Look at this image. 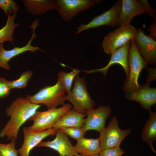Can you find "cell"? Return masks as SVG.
Listing matches in <instances>:
<instances>
[{
    "label": "cell",
    "instance_id": "28",
    "mask_svg": "<svg viewBox=\"0 0 156 156\" xmlns=\"http://www.w3.org/2000/svg\"><path fill=\"white\" fill-rule=\"evenodd\" d=\"M125 153L120 147H118L102 150L99 155L100 156H122Z\"/></svg>",
    "mask_w": 156,
    "mask_h": 156
},
{
    "label": "cell",
    "instance_id": "10",
    "mask_svg": "<svg viewBox=\"0 0 156 156\" xmlns=\"http://www.w3.org/2000/svg\"><path fill=\"white\" fill-rule=\"evenodd\" d=\"M38 20H36L30 26L32 29V34L30 39L25 46L21 47H15L12 49L7 50L4 48L3 43L0 44V68L9 70L11 67L8 62L12 58L27 51L35 52L40 50V47H34L31 44L33 40L36 37L35 31L40 24Z\"/></svg>",
    "mask_w": 156,
    "mask_h": 156
},
{
    "label": "cell",
    "instance_id": "5",
    "mask_svg": "<svg viewBox=\"0 0 156 156\" xmlns=\"http://www.w3.org/2000/svg\"><path fill=\"white\" fill-rule=\"evenodd\" d=\"M66 92L59 83L43 88L34 95H27V99L31 103L43 104L49 109L56 108L65 104Z\"/></svg>",
    "mask_w": 156,
    "mask_h": 156
},
{
    "label": "cell",
    "instance_id": "17",
    "mask_svg": "<svg viewBox=\"0 0 156 156\" xmlns=\"http://www.w3.org/2000/svg\"><path fill=\"white\" fill-rule=\"evenodd\" d=\"M146 14L141 4L137 0L121 1L120 12L118 20L117 26L130 25L135 16Z\"/></svg>",
    "mask_w": 156,
    "mask_h": 156
},
{
    "label": "cell",
    "instance_id": "25",
    "mask_svg": "<svg viewBox=\"0 0 156 156\" xmlns=\"http://www.w3.org/2000/svg\"><path fill=\"white\" fill-rule=\"evenodd\" d=\"M0 8L7 15L16 14L19 9L18 5L12 0H0Z\"/></svg>",
    "mask_w": 156,
    "mask_h": 156
},
{
    "label": "cell",
    "instance_id": "30",
    "mask_svg": "<svg viewBox=\"0 0 156 156\" xmlns=\"http://www.w3.org/2000/svg\"><path fill=\"white\" fill-rule=\"evenodd\" d=\"M139 1L142 6L146 14H147L149 16L155 18L156 16V10L151 7L147 1L140 0Z\"/></svg>",
    "mask_w": 156,
    "mask_h": 156
},
{
    "label": "cell",
    "instance_id": "29",
    "mask_svg": "<svg viewBox=\"0 0 156 156\" xmlns=\"http://www.w3.org/2000/svg\"><path fill=\"white\" fill-rule=\"evenodd\" d=\"M11 89L9 84V81L0 77V99L5 98L10 94Z\"/></svg>",
    "mask_w": 156,
    "mask_h": 156
},
{
    "label": "cell",
    "instance_id": "16",
    "mask_svg": "<svg viewBox=\"0 0 156 156\" xmlns=\"http://www.w3.org/2000/svg\"><path fill=\"white\" fill-rule=\"evenodd\" d=\"M130 44L131 41H129L114 51L111 54V58L108 63L104 67L99 69L85 71V72L87 74L100 72L105 76L111 66L115 64H118L123 68L127 79L129 73L128 55Z\"/></svg>",
    "mask_w": 156,
    "mask_h": 156
},
{
    "label": "cell",
    "instance_id": "32",
    "mask_svg": "<svg viewBox=\"0 0 156 156\" xmlns=\"http://www.w3.org/2000/svg\"><path fill=\"white\" fill-rule=\"evenodd\" d=\"M76 156H82L78 154ZM100 156L99 154H96L93 155H89V156Z\"/></svg>",
    "mask_w": 156,
    "mask_h": 156
},
{
    "label": "cell",
    "instance_id": "22",
    "mask_svg": "<svg viewBox=\"0 0 156 156\" xmlns=\"http://www.w3.org/2000/svg\"><path fill=\"white\" fill-rule=\"evenodd\" d=\"M16 15L17 14H14L11 15H7V19L5 26L0 29V44L6 41L14 43V30L20 25L19 23L15 24L14 23Z\"/></svg>",
    "mask_w": 156,
    "mask_h": 156
},
{
    "label": "cell",
    "instance_id": "21",
    "mask_svg": "<svg viewBox=\"0 0 156 156\" xmlns=\"http://www.w3.org/2000/svg\"><path fill=\"white\" fill-rule=\"evenodd\" d=\"M149 113V117L143 127L141 137L142 141L146 142L156 153L153 143L156 140V113L151 111Z\"/></svg>",
    "mask_w": 156,
    "mask_h": 156
},
{
    "label": "cell",
    "instance_id": "23",
    "mask_svg": "<svg viewBox=\"0 0 156 156\" xmlns=\"http://www.w3.org/2000/svg\"><path fill=\"white\" fill-rule=\"evenodd\" d=\"M80 72V70L76 68L73 69L69 73H66L61 70L58 73L57 82L67 94L71 90L74 80Z\"/></svg>",
    "mask_w": 156,
    "mask_h": 156
},
{
    "label": "cell",
    "instance_id": "7",
    "mask_svg": "<svg viewBox=\"0 0 156 156\" xmlns=\"http://www.w3.org/2000/svg\"><path fill=\"white\" fill-rule=\"evenodd\" d=\"M130 129L122 130L116 117H113L109 124L100 133L101 150L110 148L120 147L123 141L130 133Z\"/></svg>",
    "mask_w": 156,
    "mask_h": 156
},
{
    "label": "cell",
    "instance_id": "15",
    "mask_svg": "<svg viewBox=\"0 0 156 156\" xmlns=\"http://www.w3.org/2000/svg\"><path fill=\"white\" fill-rule=\"evenodd\" d=\"M150 83L147 82L137 90L125 92V98L138 102L143 108L151 111V107L156 103V88L150 87Z\"/></svg>",
    "mask_w": 156,
    "mask_h": 156
},
{
    "label": "cell",
    "instance_id": "8",
    "mask_svg": "<svg viewBox=\"0 0 156 156\" xmlns=\"http://www.w3.org/2000/svg\"><path fill=\"white\" fill-rule=\"evenodd\" d=\"M56 1L59 15L64 21H68L80 12L91 8L101 1L57 0Z\"/></svg>",
    "mask_w": 156,
    "mask_h": 156
},
{
    "label": "cell",
    "instance_id": "14",
    "mask_svg": "<svg viewBox=\"0 0 156 156\" xmlns=\"http://www.w3.org/2000/svg\"><path fill=\"white\" fill-rule=\"evenodd\" d=\"M38 147H46L56 151L59 156H76L79 154L68 135L59 129L55 139L51 141L41 142Z\"/></svg>",
    "mask_w": 156,
    "mask_h": 156
},
{
    "label": "cell",
    "instance_id": "27",
    "mask_svg": "<svg viewBox=\"0 0 156 156\" xmlns=\"http://www.w3.org/2000/svg\"><path fill=\"white\" fill-rule=\"evenodd\" d=\"M16 140H13L9 143H0V156H18L15 148Z\"/></svg>",
    "mask_w": 156,
    "mask_h": 156
},
{
    "label": "cell",
    "instance_id": "13",
    "mask_svg": "<svg viewBox=\"0 0 156 156\" xmlns=\"http://www.w3.org/2000/svg\"><path fill=\"white\" fill-rule=\"evenodd\" d=\"M111 113V109L107 106H100L96 109L89 111L86 114V122L82 128L86 132L90 130L100 132L105 127L106 120Z\"/></svg>",
    "mask_w": 156,
    "mask_h": 156
},
{
    "label": "cell",
    "instance_id": "12",
    "mask_svg": "<svg viewBox=\"0 0 156 156\" xmlns=\"http://www.w3.org/2000/svg\"><path fill=\"white\" fill-rule=\"evenodd\" d=\"M59 129L51 128L42 131L34 132L29 130L27 127L23 129L24 140L21 147L17 150L18 156H29L30 151L45 138L56 134Z\"/></svg>",
    "mask_w": 156,
    "mask_h": 156
},
{
    "label": "cell",
    "instance_id": "19",
    "mask_svg": "<svg viewBox=\"0 0 156 156\" xmlns=\"http://www.w3.org/2000/svg\"><path fill=\"white\" fill-rule=\"evenodd\" d=\"M27 11L34 15H39L52 10H57L56 1L53 0H23Z\"/></svg>",
    "mask_w": 156,
    "mask_h": 156
},
{
    "label": "cell",
    "instance_id": "4",
    "mask_svg": "<svg viewBox=\"0 0 156 156\" xmlns=\"http://www.w3.org/2000/svg\"><path fill=\"white\" fill-rule=\"evenodd\" d=\"M72 108V105L67 103L59 108L49 109L44 111H37L29 119L33 121V124L27 128L29 131L34 132L52 128L56 122Z\"/></svg>",
    "mask_w": 156,
    "mask_h": 156
},
{
    "label": "cell",
    "instance_id": "2",
    "mask_svg": "<svg viewBox=\"0 0 156 156\" xmlns=\"http://www.w3.org/2000/svg\"><path fill=\"white\" fill-rule=\"evenodd\" d=\"M85 78H80L79 75L75 77L73 89L66 95V100L73 106V109L79 113L86 114L94 109V102L91 98L87 89Z\"/></svg>",
    "mask_w": 156,
    "mask_h": 156
},
{
    "label": "cell",
    "instance_id": "11",
    "mask_svg": "<svg viewBox=\"0 0 156 156\" xmlns=\"http://www.w3.org/2000/svg\"><path fill=\"white\" fill-rule=\"evenodd\" d=\"M139 52L147 63L155 65L156 62V42L145 34L143 29H136L133 38Z\"/></svg>",
    "mask_w": 156,
    "mask_h": 156
},
{
    "label": "cell",
    "instance_id": "9",
    "mask_svg": "<svg viewBox=\"0 0 156 156\" xmlns=\"http://www.w3.org/2000/svg\"><path fill=\"white\" fill-rule=\"evenodd\" d=\"M121 6V0H118L109 10L94 17L87 24H81L77 28L75 34H78L84 30L103 25L115 27L117 26Z\"/></svg>",
    "mask_w": 156,
    "mask_h": 156
},
{
    "label": "cell",
    "instance_id": "26",
    "mask_svg": "<svg viewBox=\"0 0 156 156\" xmlns=\"http://www.w3.org/2000/svg\"><path fill=\"white\" fill-rule=\"evenodd\" d=\"M59 129L67 135L77 141L84 137L86 133L82 127H63Z\"/></svg>",
    "mask_w": 156,
    "mask_h": 156
},
{
    "label": "cell",
    "instance_id": "6",
    "mask_svg": "<svg viewBox=\"0 0 156 156\" xmlns=\"http://www.w3.org/2000/svg\"><path fill=\"white\" fill-rule=\"evenodd\" d=\"M119 26L104 38L102 46L104 51L107 54H111L134 38L136 31L134 27L130 24Z\"/></svg>",
    "mask_w": 156,
    "mask_h": 156
},
{
    "label": "cell",
    "instance_id": "18",
    "mask_svg": "<svg viewBox=\"0 0 156 156\" xmlns=\"http://www.w3.org/2000/svg\"><path fill=\"white\" fill-rule=\"evenodd\" d=\"M86 114L70 109L56 122L52 128L59 129L63 127H82L86 122Z\"/></svg>",
    "mask_w": 156,
    "mask_h": 156
},
{
    "label": "cell",
    "instance_id": "24",
    "mask_svg": "<svg viewBox=\"0 0 156 156\" xmlns=\"http://www.w3.org/2000/svg\"><path fill=\"white\" fill-rule=\"evenodd\" d=\"M33 74L31 70L24 72L21 74L18 79L12 81H9V86L10 89L13 88H25Z\"/></svg>",
    "mask_w": 156,
    "mask_h": 156
},
{
    "label": "cell",
    "instance_id": "31",
    "mask_svg": "<svg viewBox=\"0 0 156 156\" xmlns=\"http://www.w3.org/2000/svg\"><path fill=\"white\" fill-rule=\"evenodd\" d=\"M149 30L150 33L149 36L154 40H155L156 39V23L155 22L151 24Z\"/></svg>",
    "mask_w": 156,
    "mask_h": 156
},
{
    "label": "cell",
    "instance_id": "3",
    "mask_svg": "<svg viewBox=\"0 0 156 156\" xmlns=\"http://www.w3.org/2000/svg\"><path fill=\"white\" fill-rule=\"evenodd\" d=\"M129 75L125 81L123 87L125 92L133 91L141 86L138 80L142 70L147 67V63L141 56L133 39L131 40L128 55Z\"/></svg>",
    "mask_w": 156,
    "mask_h": 156
},
{
    "label": "cell",
    "instance_id": "20",
    "mask_svg": "<svg viewBox=\"0 0 156 156\" xmlns=\"http://www.w3.org/2000/svg\"><path fill=\"white\" fill-rule=\"evenodd\" d=\"M74 146L78 154L82 156L99 154L101 151L99 138L92 139L84 137L77 140Z\"/></svg>",
    "mask_w": 156,
    "mask_h": 156
},
{
    "label": "cell",
    "instance_id": "1",
    "mask_svg": "<svg viewBox=\"0 0 156 156\" xmlns=\"http://www.w3.org/2000/svg\"><path fill=\"white\" fill-rule=\"evenodd\" d=\"M40 106V104L31 102L27 97H21L12 101L6 110L7 115L10 118L0 131V137L16 140L21 127Z\"/></svg>",
    "mask_w": 156,
    "mask_h": 156
}]
</instances>
